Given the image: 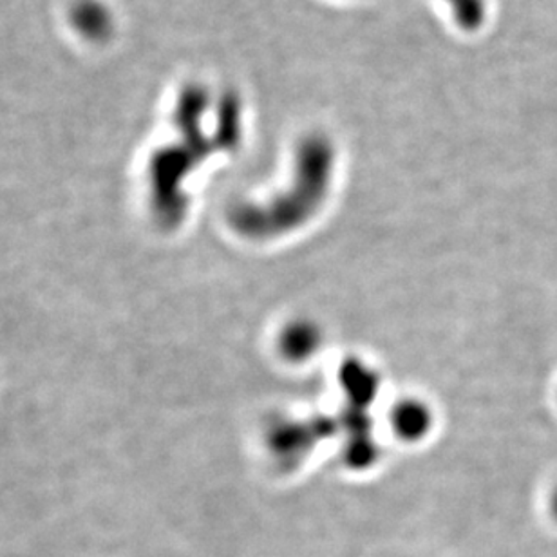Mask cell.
Returning a JSON list of instances; mask_svg holds the SVG:
<instances>
[{"mask_svg": "<svg viewBox=\"0 0 557 557\" xmlns=\"http://www.w3.org/2000/svg\"><path fill=\"white\" fill-rule=\"evenodd\" d=\"M553 515H554V518H556V520H557V491H556V493H554V496H553Z\"/></svg>", "mask_w": 557, "mask_h": 557, "instance_id": "obj_1", "label": "cell"}]
</instances>
